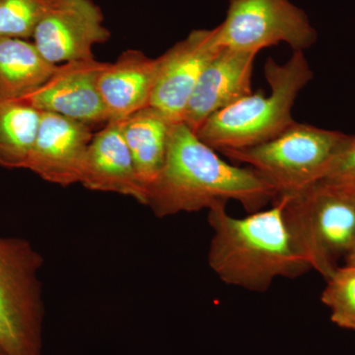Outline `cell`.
<instances>
[{
  "mask_svg": "<svg viewBox=\"0 0 355 355\" xmlns=\"http://www.w3.org/2000/svg\"><path fill=\"white\" fill-rule=\"evenodd\" d=\"M277 191L253 168L231 165L184 121L175 123L162 170L146 193L159 218L239 202L249 214L275 202Z\"/></svg>",
  "mask_w": 355,
  "mask_h": 355,
  "instance_id": "cell-1",
  "label": "cell"
},
{
  "mask_svg": "<svg viewBox=\"0 0 355 355\" xmlns=\"http://www.w3.org/2000/svg\"><path fill=\"white\" fill-rule=\"evenodd\" d=\"M207 220L214 231L209 265L227 286L261 293L279 277L296 279L311 270L292 241L279 198L242 218L219 203L209 209Z\"/></svg>",
  "mask_w": 355,
  "mask_h": 355,
  "instance_id": "cell-2",
  "label": "cell"
},
{
  "mask_svg": "<svg viewBox=\"0 0 355 355\" xmlns=\"http://www.w3.org/2000/svg\"><path fill=\"white\" fill-rule=\"evenodd\" d=\"M265 76L270 94L252 93L211 114L195 132L203 144L220 153L247 148L270 141L295 123L294 103L313 78L304 53L293 51L284 64L268 58Z\"/></svg>",
  "mask_w": 355,
  "mask_h": 355,
  "instance_id": "cell-3",
  "label": "cell"
},
{
  "mask_svg": "<svg viewBox=\"0 0 355 355\" xmlns=\"http://www.w3.org/2000/svg\"><path fill=\"white\" fill-rule=\"evenodd\" d=\"M296 249L324 279L355 245V191L352 184L317 182L277 198Z\"/></svg>",
  "mask_w": 355,
  "mask_h": 355,
  "instance_id": "cell-4",
  "label": "cell"
},
{
  "mask_svg": "<svg viewBox=\"0 0 355 355\" xmlns=\"http://www.w3.org/2000/svg\"><path fill=\"white\" fill-rule=\"evenodd\" d=\"M352 137L295 121L270 141L222 153L260 173L279 197L322 181L334 159Z\"/></svg>",
  "mask_w": 355,
  "mask_h": 355,
  "instance_id": "cell-5",
  "label": "cell"
},
{
  "mask_svg": "<svg viewBox=\"0 0 355 355\" xmlns=\"http://www.w3.org/2000/svg\"><path fill=\"white\" fill-rule=\"evenodd\" d=\"M43 261L28 240L0 236V347L8 355H42Z\"/></svg>",
  "mask_w": 355,
  "mask_h": 355,
  "instance_id": "cell-6",
  "label": "cell"
},
{
  "mask_svg": "<svg viewBox=\"0 0 355 355\" xmlns=\"http://www.w3.org/2000/svg\"><path fill=\"white\" fill-rule=\"evenodd\" d=\"M214 29L220 48L256 53L280 43L304 51L317 41L308 16L291 0H229L225 19Z\"/></svg>",
  "mask_w": 355,
  "mask_h": 355,
  "instance_id": "cell-7",
  "label": "cell"
},
{
  "mask_svg": "<svg viewBox=\"0 0 355 355\" xmlns=\"http://www.w3.org/2000/svg\"><path fill=\"white\" fill-rule=\"evenodd\" d=\"M103 22L92 0H55L34 33V44L53 64L90 60L93 46L111 36Z\"/></svg>",
  "mask_w": 355,
  "mask_h": 355,
  "instance_id": "cell-8",
  "label": "cell"
},
{
  "mask_svg": "<svg viewBox=\"0 0 355 355\" xmlns=\"http://www.w3.org/2000/svg\"><path fill=\"white\" fill-rule=\"evenodd\" d=\"M106 64L95 58L58 64L46 83L22 99L39 111L60 114L89 127L108 123L99 90L100 74Z\"/></svg>",
  "mask_w": 355,
  "mask_h": 355,
  "instance_id": "cell-9",
  "label": "cell"
},
{
  "mask_svg": "<svg viewBox=\"0 0 355 355\" xmlns=\"http://www.w3.org/2000/svg\"><path fill=\"white\" fill-rule=\"evenodd\" d=\"M220 49L214 29L193 30L160 55L149 106L160 110L175 123L183 121L198 79Z\"/></svg>",
  "mask_w": 355,
  "mask_h": 355,
  "instance_id": "cell-10",
  "label": "cell"
},
{
  "mask_svg": "<svg viewBox=\"0 0 355 355\" xmlns=\"http://www.w3.org/2000/svg\"><path fill=\"white\" fill-rule=\"evenodd\" d=\"M93 135L85 123L42 112L38 133L26 169L60 187L80 183Z\"/></svg>",
  "mask_w": 355,
  "mask_h": 355,
  "instance_id": "cell-11",
  "label": "cell"
},
{
  "mask_svg": "<svg viewBox=\"0 0 355 355\" xmlns=\"http://www.w3.org/2000/svg\"><path fill=\"white\" fill-rule=\"evenodd\" d=\"M256 53L221 48L198 79L183 121L196 132L211 114L252 94Z\"/></svg>",
  "mask_w": 355,
  "mask_h": 355,
  "instance_id": "cell-12",
  "label": "cell"
},
{
  "mask_svg": "<svg viewBox=\"0 0 355 355\" xmlns=\"http://www.w3.org/2000/svg\"><path fill=\"white\" fill-rule=\"evenodd\" d=\"M80 183L90 191H108L146 205V193L121 132V121H111L93 135L84 161Z\"/></svg>",
  "mask_w": 355,
  "mask_h": 355,
  "instance_id": "cell-13",
  "label": "cell"
},
{
  "mask_svg": "<svg viewBox=\"0 0 355 355\" xmlns=\"http://www.w3.org/2000/svg\"><path fill=\"white\" fill-rule=\"evenodd\" d=\"M159 58L130 50L107 62L99 77V90L109 121H123L150 105L157 78Z\"/></svg>",
  "mask_w": 355,
  "mask_h": 355,
  "instance_id": "cell-14",
  "label": "cell"
},
{
  "mask_svg": "<svg viewBox=\"0 0 355 355\" xmlns=\"http://www.w3.org/2000/svg\"><path fill=\"white\" fill-rule=\"evenodd\" d=\"M175 123L160 110L151 106L121 121V132L146 193L164 166Z\"/></svg>",
  "mask_w": 355,
  "mask_h": 355,
  "instance_id": "cell-15",
  "label": "cell"
},
{
  "mask_svg": "<svg viewBox=\"0 0 355 355\" xmlns=\"http://www.w3.org/2000/svg\"><path fill=\"white\" fill-rule=\"evenodd\" d=\"M57 67L43 57L34 43L0 38V101L31 94L48 81Z\"/></svg>",
  "mask_w": 355,
  "mask_h": 355,
  "instance_id": "cell-16",
  "label": "cell"
},
{
  "mask_svg": "<svg viewBox=\"0 0 355 355\" xmlns=\"http://www.w3.org/2000/svg\"><path fill=\"white\" fill-rule=\"evenodd\" d=\"M41 116L25 100L0 101V167L26 169Z\"/></svg>",
  "mask_w": 355,
  "mask_h": 355,
  "instance_id": "cell-17",
  "label": "cell"
},
{
  "mask_svg": "<svg viewBox=\"0 0 355 355\" xmlns=\"http://www.w3.org/2000/svg\"><path fill=\"white\" fill-rule=\"evenodd\" d=\"M326 280L321 301L330 309L331 321L355 331V266H338Z\"/></svg>",
  "mask_w": 355,
  "mask_h": 355,
  "instance_id": "cell-18",
  "label": "cell"
},
{
  "mask_svg": "<svg viewBox=\"0 0 355 355\" xmlns=\"http://www.w3.org/2000/svg\"><path fill=\"white\" fill-rule=\"evenodd\" d=\"M55 0H0V38H33Z\"/></svg>",
  "mask_w": 355,
  "mask_h": 355,
  "instance_id": "cell-19",
  "label": "cell"
},
{
  "mask_svg": "<svg viewBox=\"0 0 355 355\" xmlns=\"http://www.w3.org/2000/svg\"><path fill=\"white\" fill-rule=\"evenodd\" d=\"M322 181L331 184H355V135L334 159Z\"/></svg>",
  "mask_w": 355,
  "mask_h": 355,
  "instance_id": "cell-20",
  "label": "cell"
},
{
  "mask_svg": "<svg viewBox=\"0 0 355 355\" xmlns=\"http://www.w3.org/2000/svg\"><path fill=\"white\" fill-rule=\"evenodd\" d=\"M345 263L347 265L355 266V245L352 248V251L345 257Z\"/></svg>",
  "mask_w": 355,
  "mask_h": 355,
  "instance_id": "cell-21",
  "label": "cell"
},
{
  "mask_svg": "<svg viewBox=\"0 0 355 355\" xmlns=\"http://www.w3.org/2000/svg\"><path fill=\"white\" fill-rule=\"evenodd\" d=\"M0 355H8L6 354V350L2 349L1 347H0Z\"/></svg>",
  "mask_w": 355,
  "mask_h": 355,
  "instance_id": "cell-22",
  "label": "cell"
},
{
  "mask_svg": "<svg viewBox=\"0 0 355 355\" xmlns=\"http://www.w3.org/2000/svg\"><path fill=\"white\" fill-rule=\"evenodd\" d=\"M352 187H354V190L355 191V184H352Z\"/></svg>",
  "mask_w": 355,
  "mask_h": 355,
  "instance_id": "cell-23",
  "label": "cell"
}]
</instances>
